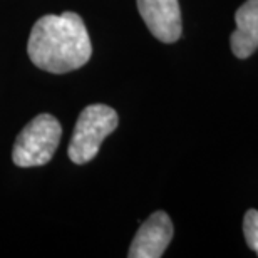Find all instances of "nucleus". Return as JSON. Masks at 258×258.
<instances>
[{"mask_svg":"<svg viewBox=\"0 0 258 258\" xmlns=\"http://www.w3.org/2000/svg\"><path fill=\"white\" fill-rule=\"evenodd\" d=\"M27 52L34 66L52 74L79 69L92 54L84 20L74 12L44 15L34 24Z\"/></svg>","mask_w":258,"mask_h":258,"instance_id":"obj_1","label":"nucleus"},{"mask_svg":"<svg viewBox=\"0 0 258 258\" xmlns=\"http://www.w3.org/2000/svg\"><path fill=\"white\" fill-rule=\"evenodd\" d=\"M119 117L112 107L106 104H91L82 109L77 117L69 144L72 163L84 164L96 158L102 141L117 127Z\"/></svg>","mask_w":258,"mask_h":258,"instance_id":"obj_2","label":"nucleus"},{"mask_svg":"<svg viewBox=\"0 0 258 258\" xmlns=\"http://www.w3.org/2000/svg\"><path fill=\"white\" fill-rule=\"evenodd\" d=\"M60 136L62 127L54 116H35L15 139L12 149L14 163L20 168L42 166L49 163L59 146Z\"/></svg>","mask_w":258,"mask_h":258,"instance_id":"obj_3","label":"nucleus"},{"mask_svg":"<svg viewBox=\"0 0 258 258\" xmlns=\"http://www.w3.org/2000/svg\"><path fill=\"white\" fill-rule=\"evenodd\" d=\"M139 14L149 32L161 42L171 44L181 37V12L178 0H138Z\"/></svg>","mask_w":258,"mask_h":258,"instance_id":"obj_4","label":"nucleus"},{"mask_svg":"<svg viewBox=\"0 0 258 258\" xmlns=\"http://www.w3.org/2000/svg\"><path fill=\"white\" fill-rule=\"evenodd\" d=\"M173 238L171 218L164 211H156L141 225L129 246V258H159Z\"/></svg>","mask_w":258,"mask_h":258,"instance_id":"obj_5","label":"nucleus"},{"mask_svg":"<svg viewBox=\"0 0 258 258\" xmlns=\"http://www.w3.org/2000/svg\"><path fill=\"white\" fill-rule=\"evenodd\" d=\"M236 29L231 34V50L238 59H246L258 49V0H246L235 14Z\"/></svg>","mask_w":258,"mask_h":258,"instance_id":"obj_6","label":"nucleus"},{"mask_svg":"<svg viewBox=\"0 0 258 258\" xmlns=\"http://www.w3.org/2000/svg\"><path fill=\"white\" fill-rule=\"evenodd\" d=\"M243 233L246 243L258 255V211L248 210L243 220Z\"/></svg>","mask_w":258,"mask_h":258,"instance_id":"obj_7","label":"nucleus"}]
</instances>
